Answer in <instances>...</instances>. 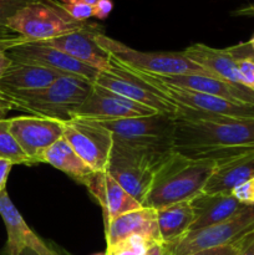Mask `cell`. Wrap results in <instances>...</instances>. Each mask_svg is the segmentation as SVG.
<instances>
[{"instance_id": "1", "label": "cell", "mask_w": 254, "mask_h": 255, "mask_svg": "<svg viewBox=\"0 0 254 255\" xmlns=\"http://www.w3.org/2000/svg\"><path fill=\"white\" fill-rule=\"evenodd\" d=\"M173 151L216 163L254 152V119H176Z\"/></svg>"}, {"instance_id": "2", "label": "cell", "mask_w": 254, "mask_h": 255, "mask_svg": "<svg viewBox=\"0 0 254 255\" xmlns=\"http://www.w3.org/2000/svg\"><path fill=\"white\" fill-rule=\"evenodd\" d=\"M209 159H193L169 152L156 171L143 207L159 209L179 202L191 201L202 193L216 169Z\"/></svg>"}, {"instance_id": "3", "label": "cell", "mask_w": 254, "mask_h": 255, "mask_svg": "<svg viewBox=\"0 0 254 255\" xmlns=\"http://www.w3.org/2000/svg\"><path fill=\"white\" fill-rule=\"evenodd\" d=\"M94 84L75 76H61L41 90L2 92L14 110L27 112L30 116L71 121L76 110L91 92Z\"/></svg>"}, {"instance_id": "4", "label": "cell", "mask_w": 254, "mask_h": 255, "mask_svg": "<svg viewBox=\"0 0 254 255\" xmlns=\"http://www.w3.org/2000/svg\"><path fill=\"white\" fill-rule=\"evenodd\" d=\"M132 71L139 79L143 80L148 86H151L156 94L161 95L177 107L176 119L196 120L211 119V117L254 119V105L252 104L232 101L214 95L171 86L162 82L152 74L138 71V70H132Z\"/></svg>"}, {"instance_id": "5", "label": "cell", "mask_w": 254, "mask_h": 255, "mask_svg": "<svg viewBox=\"0 0 254 255\" xmlns=\"http://www.w3.org/2000/svg\"><path fill=\"white\" fill-rule=\"evenodd\" d=\"M90 24L70 16L61 1L44 0L22 7L7 21L6 26L25 41H46L86 29Z\"/></svg>"}, {"instance_id": "6", "label": "cell", "mask_w": 254, "mask_h": 255, "mask_svg": "<svg viewBox=\"0 0 254 255\" xmlns=\"http://www.w3.org/2000/svg\"><path fill=\"white\" fill-rule=\"evenodd\" d=\"M95 122L112 134L114 142L128 148L163 153L173 151L174 117L154 114L133 119Z\"/></svg>"}, {"instance_id": "7", "label": "cell", "mask_w": 254, "mask_h": 255, "mask_svg": "<svg viewBox=\"0 0 254 255\" xmlns=\"http://www.w3.org/2000/svg\"><path fill=\"white\" fill-rule=\"evenodd\" d=\"M96 41L119 64L124 65L128 69L138 70V71L147 72V74L159 75V76H172V75L214 76L211 71L189 60L183 51H138V50L127 46L124 42L106 36L104 32H99L96 35Z\"/></svg>"}, {"instance_id": "8", "label": "cell", "mask_w": 254, "mask_h": 255, "mask_svg": "<svg viewBox=\"0 0 254 255\" xmlns=\"http://www.w3.org/2000/svg\"><path fill=\"white\" fill-rule=\"evenodd\" d=\"M168 154L169 152L138 151L114 142L106 172L143 206L154 173Z\"/></svg>"}, {"instance_id": "9", "label": "cell", "mask_w": 254, "mask_h": 255, "mask_svg": "<svg viewBox=\"0 0 254 255\" xmlns=\"http://www.w3.org/2000/svg\"><path fill=\"white\" fill-rule=\"evenodd\" d=\"M253 232L254 206H246L232 218L199 231L188 232L174 244L166 246L169 255H188L204 249L236 243Z\"/></svg>"}, {"instance_id": "10", "label": "cell", "mask_w": 254, "mask_h": 255, "mask_svg": "<svg viewBox=\"0 0 254 255\" xmlns=\"http://www.w3.org/2000/svg\"><path fill=\"white\" fill-rule=\"evenodd\" d=\"M95 85H99L137 104L153 109L158 114L176 119L177 107L171 101L156 94L151 86L139 79L132 70L119 64L114 57L111 59L109 67L104 71H100Z\"/></svg>"}, {"instance_id": "11", "label": "cell", "mask_w": 254, "mask_h": 255, "mask_svg": "<svg viewBox=\"0 0 254 255\" xmlns=\"http://www.w3.org/2000/svg\"><path fill=\"white\" fill-rule=\"evenodd\" d=\"M12 64L37 65L54 70L62 75L80 77L95 84L100 70L77 61L61 50L45 45L40 41H22L6 51Z\"/></svg>"}, {"instance_id": "12", "label": "cell", "mask_w": 254, "mask_h": 255, "mask_svg": "<svg viewBox=\"0 0 254 255\" xmlns=\"http://www.w3.org/2000/svg\"><path fill=\"white\" fill-rule=\"evenodd\" d=\"M62 138L69 142L80 158L92 171H106L114 138L97 122L89 120H71L65 122Z\"/></svg>"}, {"instance_id": "13", "label": "cell", "mask_w": 254, "mask_h": 255, "mask_svg": "<svg viewBox=\"0 0 254 255\" xmlns=\"http://www.w3.org/2000/svg\"><path fill=\"white\" fill-rule=\"evenodd\" d=\"M7 127L30 163H40L42 153L51 144L62 138L65 122L37 116H19L6 119Z\"/></svg>"}, {"instance_id": "14", "label": "cell", "mask_w": 254, "mask_h": 255, "mask_svg": "<svg viewBox=\"0 0 254 255\" xmlns=\"http://www.w3.org/2000/svg\"><path fill=\"white\" fill-rule=\"evenodd\" d=\"M154 114L158 112L94 84L91 92L82 102L81 106L76 110L72 120L112 121L151 116Z\"/></svg>"}, {"instance_id": "15", "label": "cell", "mask_w": 254, "mask_h": 255, "mask_svg": "<svg viewBox=\"0 0 254 255\" xmlns=\"http://www.w3.org/2000/svg\"><path fill=\"white\" fill-rule=\"evenodd\" d=\"M0 216L6 228L5 253L7 255H21L26 249L37 255H60L27 226L6 191L0 192Z\"/></svg>"}, {"instance_id": "16", "label": "cell", "mask_w": 254, "mask_h": 255, "mask_svg": "<svg viewBox=\"0 0 254 255\" xmlns=\"http://www.w3.org/2000/svg\"><path fill=\"white\" fill-rule=\"evenodd\" d=\"M99 32H102V27L96 22H91L86 29L40 42L61 50L77 61L104 71L109 67L112 56L97 44L96 35Z\"/></svg>"}, {"instance_id": "17", "label": "cell", "mask_w": 254, "mask_h": 255, "mask_svg": "<svg viewBox=\"0 0 254 255\" xmlns=\"http://www.w3.org/2000/svg\"><path fill=\"white\" fill-rule=\"evenodd\" d=\"M85 187L101 206L105 227L117 217L143 207L128 192L125 191L106 171L94 172L85 183Z\"/></svg>"}, {"instance_id": "18", "label": "cell", "mask_w": 254, "mask_h": 255, "mask_svg": "<svg viewBox=\"0 0 254 255\" xmlns=\"http://www.w3.org/2000/svg\"><path fill=\"white\" fill-rule=\"evenodd\" d=\"M133 236L143 237L152 243L161 242L157 227L156 209L142 207L141 209L117 217L105 227L107 248Z\"/></svg>"}, {"instance_id": "19", "label": "cell", "mask_w": 254, "mask_h": 255, "mask_svg": "<svg viewBox=\"0 0 254 255\" xmlns=\"http://www.w3.org/2000/svg\"><path fill=\"white\" fill-rule=\"evenodd\" d=\"M154 76L171 86L214 95V96L224 97L232 101L254 105V90L243 85L228 82L218 77L206 76V75H172V76L154 75Z\"/></svg>"}, {"instance_id": "20", "label": "cell", "mask_w": 254, "mask_h": 255, "mask_svg": "<svg viewBox=\"0 0 254 255\" xmlns=\"http://www.w3.org/2000/svg\"><path fill=\"white\" fill-rule=\"evenodd\" d=\"M194 212V221L189 232L199 231L214 224L222 223L238 214L244 204L237 201L232 193H199L191 199Z\"/></svg>"}, {"instance_id": "21", "label": "cell", "mask_w": 254, "mask_h": 255, "mask_svg": "<svg viewBox=\"0 0 254 255\" xmlns=\"http://www.w3.org/2000/svg\"><path fill=\"white\" fill-rule=\"evenodd\" d=\"M254 177V152L218 162L211 178L204 187V193H232L234 188Z\"/></svg>"}, {"instance_id": "22", "label": "cell", "mask_w": 254, "mask_h": 255, "mask_svg": "<svg viewBox=\"0 0 254 255\" xmlns=\"http://www.w3.org/2000/svg\"><path fill=\"white\" fill-rule=\"evenodd\" d=\"M66 76L54 70L37 65L12 64L5 71L0 80L1 92H20L41 90L51 85L55 80ZM69 76V75H67Z\"/></svg>"}, {"instance_id": "23", "label": "cell", "mask_w": 254, "mask_h": 255, "mask_svg": "<svg viewBox=\"0 0 254 255\" xmlns=\"http://www.w3.org/2000/svg\"><path fill=\"white\" fill-rule=\"evenodd\" d=\"M183 52L189 60L211 71L214 76L233 84L243 85L237 60L226 49H214L197 42L186 47Z\"/></svg>"}, {"instance_id": "24", "label": "cell", "mask_w": 254, "mask_h": 255, "mask_svg": "<svg viewBox=\"0 0 254 255\" xmlns=\"http://www.w3.org/2000/svg\"><path fill=\"white\" fill-rule=\"evenodd\" d=\"M156 212L159 239L164 244H174L183 238L189 232L194 221L191 201L179 202L157 209Z\"/></svg>"}, {"instance_id": "25", "label": "cell", "mask_w": 254, "mask_h": 255, "mask_svg": "<svg viewBox=\"0 0 254 255\" xmlns=\"http://www.w3.org/2000/svg\"><path fill=\"white\" fill-rule=\"evenodd\" d=\"M40 163H47L55 167L82 186H85L87 179L95 172L80 158L79 154L65 138H60L49 148L45 149Z\"/></svg>"}, {"instance_id": "26", "label": "cell", "mask_w": 254, "mask_h": 255, "mask_svg": "<svg viewBox=\"0 0 254 255\" xmlns=\"http://www.w3.org/2000/svg\"><path fill=\"white\" fill-rule=\"evenodd\" d=\"M0 157L9 159L14 164L31 166L29 157L25 154L19 142L9 131L6 119L0 120Z\"/></svg>"}, {"instance_id": "27", "label": "cell", "mask_w": 254, "mask_h": 255, "mask_svg": "<svg viewBox=\"0 0 254 255\" xmlns=\"http://www.w3.org/2000/svg\"><path fill=\"white\" fill-rule=\"evenodd\" d=\"M153 244L146 238L139 236L129 237L126 241L106 248L107 255H144L149 246Z\"/></svg>"}, {"instance_id": "28", "label": "cell", "mask_w": 254, "mask_h": 255, "mask_svg": "<svg viewBox=\"0 0 254 255\" xmlns=\"http://www.w3.org/2000/svg\"><path fill=\"white\" fill-rule=\"evenodd\" d=\"M44 0H0V24L6 26L7 21L22 7L34 2H40Z\"/></svg>"}, {"instance_id": "29", "label": "cell", "mask_w": 254, "mask_h": 255, "mask_svg": "<svg viewBox=\"0 0 254 255\" xmlns=\"http://www.w3.org/2000/svg\"><path fill=\"white\" fill-rule=\"evenodd\" d=\"M251 234H249V236H251ZM249 236L244 237L243 239L236 242V243L228 244V246L217 247V248H211V249H204V251H199V252H196V253H192L188 255H239L241 254V252L243 251L247 242H248Z\"/></svg>"}, {"instance_id": "30", "label": "cell", "mask_w": 254, "mask_h": 255, "mask_svg": "<svg viewBox=\"0 0 254 255\" xmlns=\"http://www.w3.org/2000/svg\"><path fill=\"white\" fill-rule=\"evenodd\" d=\"M62 5L67 14L77 21H87L90 17L94 16V6L91 5L84 2H62Z\"/></svg>"}, {"instance_id": "31", "label": "cell", "mask_w": 254, "mask_h": 255, "mask_svg": "<svg viewBox=\"0 0 254 255\" xmlns=\"http://www.w3.org/2000/svg\"><path fill=\"white\" fill-rule=\"evenodd\" d=\"M232 196L244 206H254V177L234 188Z\"/></svg>"}, {"instance_id": "32", "label": "cell", "mask_w": 254, "mask_h": 255, "mask_svg": "<svg viewBox=\"0 0 254 255\" xmlns=\"http://www.w3.org/2000/svg\"><path fill=\"white\" fill-rule=\"evenodd\" d=\"M226 50L234 59L254 60V35L248 41L239 42V44L233 45V46L226 47Z\"/></svg>"}, {"instance_id": "33", "label": "cell", "mask_w": 254, "mask_h": 255, "mask_svg": "<svg viewBox=\"0 0 254 255\" xmlns=\"http://www.w3.org/2000/svg\"><path fill=\"white\" fill-rule=\"evenodd\" d=\"M238 64L239 74L242 77V84L249 89L254 90V60L236 59Z\"/></svg>"}, {"instance_id": "34", "label": "cell", "mask_w": 254, "mask_h": 255, "mask_svg": "<svg viewBox=\"0 0 254 255\" xmlns=\"http://www.w3.org/2000/svg\"><path fill=\"white\" fill-rule=\"evenodd\" d=\"M22 41H25L22 37L16 40H5V41H0V80H1L5 71H6V70L9 69L10 65H11V61H10V59L6 55L7 49H10L11 46L20 44V42Z\"/></svg>"}, {"instance_id": "35", "label": "cell", "mask_w": 254, "mask_h": 255, "mask_svg": "<svg viewBox=\"0 0 254 255\" xmlns=\"http://www.w3.org/2000/svg\"><path fill=\"white\" fill-rule=\"evenodd\" d=\"M114 9L112 0H99L96 5H94V16L100 20H105L109 17Z\"/></svg>"}, {"instance_id": "36", "label": "cell", "mask_w": 254, "mask_h": 255, "mask_svg": "<svg viewBox=\"0 0 254 255\" xmlns=\"http://www.w3.org/2000/svg\"><path fill=\"white\" fill-rule=\"evenodd\" d=\"M12 166L14 163L11 161L0 157V192L6 191V182Z\"/></svg>"}, {"instance_id": "37", "label": "cell", "mask_w": 254, "mask_h": 255, "mask_svg": "<svg viewBox=\"0 0 254 255\" xmlns=\"http://www.w3.org/2000/svg\"><path fill=\"white\" fill-rule=\"evenodd\" d=\"M144 255H169V252L166 244H163L162 242H156L149 246Z\"/></svg>"}, {"instance_id": "38", "label": "cell", "mask_w": 254, "mask_h": 255, "mask_svg": "<svg viewBox=\"0 0 254 255\" xmlns=\"http://www.w3.org/2000/svg\"><path fill=\"white\" fill-rule=\"evenodd\" d=\"M11 110H14L11 102L5 96V94L0 91V120H4Z\"/></svg>"}, {"instance_id": "39", "label": "cell", "mask_w": 254, "mask_h": 255, "mask_svg": "<svg viewBox=\"0 0 254 255\" xmlns=\"http://www.w3.org/2000/svg\"><path fill=\"white\" fill-rule=\"evenodd\" d=\"M21 36H19L17 34H15L11 29H9L5 25L0 24V41H5V40H16L20 39Z\"/></svg>"}, {"instance_id": "40", "label": "cell", "mask_w": 254, "mask_h": 255, "mask_svg": "<svg viewBox=\"0 0 254 255\" xmlns=\"http://www.w3.org/2000/svg\"><path fill=\"white\" fill-rule=\"evenodd\" d=\"M233 15H237V16H249L254 17V4L248 5V6L241 7V9L236 10L233 12Z\"/></svg>"}, {"instance_id": "41", "label": "cell", "mask_w": 254, "mask_h": 255, "mask_svg": "<svg viewBox=\"0 0 254 255\" xmlns=\"http://www.w3.org/2000/svg\"><path fill=\"white\" fill-rule=\"evenodd\" d=\"M239 255H254V232L249 236L248 242Z\"/></svg>"}, {"instance_id": "42", "label": "cell", "mask_w": 254, "mask_h": 255, "mask_svg": "<svg viewBox=\"0 0 254 255\" xmlns=\"http://www.w3.org/2000/svg\"><path fill=\"white\" fill-rule=\"evenodd\" d=\"M97 1L99 0H67L66 2H84V4H87V5H91V6H94V5L97 4ZM65 4V2H64Z\"/></svg>"}, {"instance_id": "43", "label": "cell", "mask_w": 254, "mask_h": 255, "mask_svg": "<svg viewBox=\"0 0 254 255\" xmlns=\"http://www.w3.org/2000/svg\"><path fill=\"white\" fill-rule=\"evenodd\" d=\"M21 255H37V254L34 253V252H32V251H30V249H26V251H25Z\"/></svg>"}, {"instance_id": "44", "label": "cell", "mask_w": 254, "mask_h": 255, "mask_svg": "<svg viewBox=\"0 0 254 255\" xmlns=\"http://www.w3.org/2000/svg\"><path fill=\"white\" fill-rule=\"evenodd\" d=\"M92 255H107V254H106V252H105V253H96V254H92Z\"/></svg>"}, {"instance_id": "45", "label": "cell", "mask_w": 254, "mask_h": 255, "mask_svg": "<svg viewBox=\"0 0 254 255\" xmlns=\"http://www.w3.org/2000/svg\"><path fill=\"white\" fill-rule=\"evenodd\" d=\"M60 1H61V2H66L67 0H60Z\"/></svg>"}]
</instances>
